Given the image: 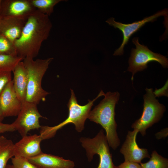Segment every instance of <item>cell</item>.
Wrapping results in <instances>:
<instances>
[{
  "label": "cell",
  "instance_id": "obj_13",
  "mask_svg": "<svg viewBox=\"0 0 168 168\" xmlns=\"http://www.w3.org/2000/svg\"><path fill=\"white\" fill-rule=\"evenodd\" d=\"M28 17L10 16L2 17L0 34L14 44L20 36Z\"/></svg>",
  "mask_w": 168,
  "mask_h": 168
},
{
  "label": "cell",
  "instance_id": "obj_25",
  "mask_svg": "<svg viewBox=\"0 0 168 168\" xmlns=\"http://www.w3.org/2000/svg\"><path fill=\"white\" fill-rule=\"evenodd\" d=\"M15 128L12 123L4 124L0 122V133L7 132H12L15 131Z\"/></svg>",
  "mask_w": 168,
  "mask_h": 168
},
{
  "label": "cell",
  "instance_id": "obj_9",
  "mask_svg": "<svg viewBox=\"0 0 168 168\" xmlns=\"http://www.w3.org/2000/svg\"><path fill=\"white\" fill-rule=\"evenodd\" d=\"M168 15V10L166 9L158 12L148 17H145L142 20L136 21L130 24H124L116 21L114 18L111 17L108 19L106 22L115 28H118L122 33L123 40L120 46L114 52V55H121L124 53V48L127 44L130 37L147 23L153 22L156 20L159 16H166Z\"/></svg>",
  "mask_w": 168,
  "mask_h": 168
},
{
  "label": "cell",
  "instance_id": "obj_24",
  "mask_svg": "<svg viewBox=\"0 0 168 168\" xmlns=\"http://www.w3.org/2000/svg\"><path fill=\"white\" fill-rule=\"evenodd\" d=\"M153 93L156 97L162 96H168V81L163 87L159 89H156Z\"/></svg>",
  "mask_w": 168,
  "mask_h": 168
},
{
  "label": "cell",
  "instance_id": "obj_23",
  "mask_svg": "<svg viewBox=\"0 0 168 168\" xmlns=\"http://www.w3.org/2000/svg\"><path fill=\"white\" fill-rule=\"evenodd\" d=\"M12 80L11 72L0 73V96L6 85Z\"/></svg>",
  "mask_w": 168,
  "mask_h": 168
},
{
  "label": "cell",
  "instance_id": "obj_6",
  "mask_svg": "<svg viewBox=\"0 0 168 168\" xmlns=\"http://www.w3.org/2000/svg\"><path fill=\"white\" fill-rule=\"evenodd\" d=\"M138 40V37H135L132 39L136 48L132 49L128 60L129 66L127 70L132 73V81L134 74L138 72L142 71L147 68V64L150 62H157L165 68H168V60L166 57L153 52L147 46L140 44Z\"/></svg>",
  "mask_w": 168,
  "mask_h": 168
},
{
  "label": "cell",
  "instance_id": "obj_22",
  "mask_svg": "<svg viewBox=\"0 0 168 168\" xmlns=\"http://www.w3.org/2000/svg\"><path fill=\"white\" fill-rule=\"evenodd\" d=\"M11 160L13 168H38L25 157L14 156Z\"/></svg>",
  "mask_w": 168,
  "mask_h": 168
},
{
  "label": "cell",
  "instance_id": "obj_31",
  "mask_svg": "<svg viewBox=\"0 0 168 168\" xmlns=\"http://www.w3.org/2000/svg\"><path fill=\"white\" fill-rule=\"evenodd\" d=\"M2 18V17L0 16V24Z\"/></svg>",
  "mask_w": 168,
  "mask_h": 168
},
{
  "label": "cell",
  "instance_id": "obj_16",
  "mask_svg": "<svg viewBox=\"0 0 168 168\" xmlns=\"http://www.w3.org/2000/svg\"><path fill=\"white\" fill-rule=\"evenodd\" d=\"M12 72L14 90L19 99L23 102L26 100L28 80L27 71L22 61L17 65Z\"/></svg>",
  "mask_w": 168,
  "mask_h": 168
},
{
  "label": "cell",
  "instance_id": "obj_8",
  "mask_svg": "<svg viewBox=\"0 0 168 168\" xmlns=\"http://www.w3.org/2000/svg\"><path fill=\"white\" fill-rule=\"evenodd\" d=\"M17 116L12 124L22 137L27 135L31 130L40 128L39 119L44 118L39 113L37 105L26 101L22 102L21 109Z\"/></svg>",
  "mask_w": 168,
  "mask_h": 168
},
{
  "label": "cell",
  "instance_id": "obj_30",
  "mask_svg": "<svg viewBox=\"0 0 168 168\" xmlns=\"http://www.w3.org/2000/svg\"><path fill=\"white\" fill-rule=\"evenodd\" d=\"M3 118L0 116V122H2V121L3 120Z\"/></svg>",
  "mask_w": 168,
  "mask_h": 168
},
{
  "label": "cell",
  "instance_id": "obj_28",
  "mask_svg": "<svg viewBox=\"0 0 168 168\" xmlns=\"http://www.w3.org/2000/svg\"><path fill=\"white\" fill-rule=\"evenodd\" d=\"M6 168H13L12 165H7Z\"/></svg>",
  "mask_w": 168,
  "mask_h": 168
},
{
  "label": "cell",
  "instance_id": "obj_4",
  "mask_svg": "<svg viewBox=\"0 0 168 168\" xmlns=\"http://www.w3.org/2000/svg\"><path fill=\"white\" fill-rule=\"evenodd\" d=\"M71 96L68 103V115L67 118L63 122L53 127H41L40 135L43 140L48 139L53 137L57 131L65 125L72 123L76 130L80 132L84 128V124L88 116L94 102L100 97L104 96L105 93L101 90L97 96L92 100H88L86 105H81L77 102L73 91L71 89Z\"/></svg>",
  "mask_w": 168,
  "mask_h": 168
},
{
  "label": "cell",
  "instance_id": "obj_10",
  "mask_svg": "<svg viewBox=\"0 0 168 168\" xmlns=\"http://www.w3.org/2000/svg\"><path fill=\"white\" fill-rule=\"evenodd\" d=\"M22 102L14 90L12 80L6 85L0 96V116L3 118L17 116Z\"/></svg>",
  "mask_w": 168,
  "mask_h": 168
},
{
  "label": "cell",
  "instance_id": "obj_3",
  "mask_svg": "<svg viewBox=\"0 0 168 168\" xmlns=\"http://www.w3.org/2000/svg\"><path fill=\"white\" fill-rule=\"evenodd\" d=\"M53 58L44 59L26 58L22 60L26 69L27 76V86L26 101L39 104L45 100L50 93L42 87V81L49 65Z\"/></svg>",
  "mask_w": 168,
  "mask_h": 168
},
{
  "label": "cell",
  "instance_id": "obj_26",
  "mask_svg": "<svg viewBox=\"0 0 168 168\" xmlns=\"http://www.w3.org/2000/svg\"><path fill=\"white\" fill-rule=\"evenodd\" d=\"M117 168H141L140 164L128 161H124Z\"/></svg>",
  "mask_w": 168,
  "mask_h": 168
},
{
  "label": "cell",
  "instance_id": "obj_11",
  "mask_svg": "<svg viewBox=\"0 0 168 168\" xmlns=\"http://www.w3.org/2000/svg\"><path fill=\"white\" fill-rule=\"evenodd\" d=\"M138 133L136 129L128 132L126 140L120 150L124 156L125 161L140 164L144 158L150 157L147 149L139 147L136 142V136Z\"/></svg>",
  "mask_w": 168,
  "mask_h": 168
},
{
  "label": "cell",
  "instance_id": "obj_27",
  "mask_svg": "<svg viewBox=\"0 0 168 168\" xmlns=\"http://www.w3.org/2000/svg\"><path fill=\"white\" fill-rule=\"evenodd\" d=\"M168 135V128H166L156 133V137L157 139H160L166 137Z\"/></svg>",
  "mask_w": 168,
  "mask_h": 168
},
{
  "label": "cell",
  "instance_id": "obj_12",
  "mask_svg": "<svg viewBox=\"0 0 168 168\" xmlns=\"http://www.w3.org/2000/svg\"><path fill=\"white\" fill-rule=\"evenodd\" d=\"M43 140L40 135L25 136L14 144V156L28 158L37 156L42 152L40 146Z\"/></svg>",
  "mask_w": 168,
  "mask_h": 168
},
{
  "label": "cell",
  "instance_id": "obj_19",
  "mask_svg": "<svg viewBox=\"0 0 168 168\" xmlns=\"http://www.w3.org/2000/svg\"><path fill=\"white\" fill-rule=\"evenodd\" d=\"M22 60L18 56L0 54V73L12 72L17 65Z\"/></svg>",
  "mask_w": 168,
  "mask_h": 168
},
{
  "label": "cell",
  "instance_id": "obj_18",
  "mask_svg": "<svg viewBox=\"0 0 168 168\" xmlns=\"http://www.w3.org/2000/svg\"><path fill=\"white\" fill-rule=\"evenodd\" d=\"M31 5L41 13L48 16L54 12V6L62 0H29Z\"/></svg>",
  "mask_w": 168,
  "mask_h": 168
},
{
  "label": "cell",
  "instance_id": "obj_14",
  "mask_svg": "<svg viewBox=\"0 0 168 168\" xmlns=\"http://www.w3.org/2000/svg\"><path fill=\"white\" fill-rule=\"evenodd\" d=\"M35 9L29 0H2L0 16L27 17Z\"/></svg>",
  "mask_w": 168,
  "mask_h": 168
},
{
  "label": "cell",
  "instance_id": "obj_7",
  "mask_svg": "<svg viewBox=\"0 0 168 168\" xmlns=\"http://www.w3.org/2000/svg\"><path fill=\"white\" fill-rule=\"evenodd\" d=\"M80 141L86 150L89 161L92 159L95 154L99 156L100 162L97 168H117L113 163L109 145L102 129L92 138L82 137Z\"/></svg>",
  "mask_w": 168,
  "mask_h": 168
},
{
  "label": "cell",
  "instance_id": "obj_5",
  "mask_svg": "<svg viewBox=\"0 0 168 168\" xmlns=\"http://www.w3.org/2000/svg\"><path fill=\"white\" fill-rule=\"evenodd\" d=\"M145 90L142 113L132 125V128L137 130L143 136L145 135L147 129L161 119L166 110L165 106L156 99L153 89L146 88Z\"/></svg>",
  "mask_w": 168,
  "mask_h": 168
},
{
  "label": "cell",
  "instance_id": "obj_1",
  "mask_svg": "<svg viewBox=\"0 0 168 168\" xmlns=\"http://www.w3.org/2000/svg\"><path fill=\"white\" fill-rule=\"evenodd\" d=\"M52 28L49 16L37 9L33 11L28 16L20 36L14 43L17 56L23 60L36 57Z\"/></svg>",
  "mask_w": 168,
  "mask_h": 168
},
{
  "label": "cell",
  "instance_id": "obj_2",
  "mask_svg": "<svg viewBox=\"0 0 168 168\" xmlns=\"http://www.w3.org/2000/svg\"><path fill=\"white\" fill-rule=\"evenodd\" d=\"M104 98L90 111L88 118L100 124L105 130L109 145L115 150L120 144L117 132V124L115 120V107L120 94L117 91L105 93Z\"/></svg>",
  "mask_w": 168,
  "mask_h": 168
},
{
  "label": "cell",
  "instance_id": "obj_29",
  "mask_svg": "<svg viewBox=\"0 0 168 168\" xmlns=\"http://www.w3.org/2000/svg\"><path fill=\"white\" fill-rule=\"evenodd\" d=\"M2 0H0V11L1 9L2 3Z\"/></svg>",
  "mask_w": 168,
  "mask_h": 168
},
{
  "label": "cell",
  "instance_id": "obj_20",
  "mask_svg": "<svg viewBox=\"0 0 168 168\" xmlns=\"http://www.w3.org/2000/svg\"><path fill=\"white\" fill-rule=\"evenodd\" d=\"M140 164L141 168H168V159L154 151L148 161Z\"/></svg>",
  "mask_w": 168,
  "mask_h": 168
},
{
  "label": "cell",
  "instance_id": "obj_15",
  "mask_svg": "<svg viewBox=\"0 0 168 168\" xmlns=\"http://www.w3.org/2000/svg\"><path fill=\"white\" fill-rule=\"evenodd\" d=\"M38 168H73V161L62 157L42 152L36 156L26 158Z\"/></svg>",
  "mask_w": 168,
  "mask_h": 168
},
{
  "label": "cell",
  "instance_id": "obj_21",
  "mask_svg": "<svg viewBox=\"0 0 168 168\" xmlns=\"http://www.w3.org/2000/svg\"><path fill=\"white\" fill-rule=\"evenodd\" d=\"M0 54L17 56L14 44L3 35L0 34Z\"/></svg>",
  "mask_w": 168,
  "mask_h": 168
},
{
  "label": "cell",
  "instance_id": "obj_17",
  "mask_svg": "<svg viewBox=\"0 0 168 168\" xmlns=\"http://www.w3.org/2000/svg\"><path fill=\"white\" fill-rule=\"evenodd\" d=\"M14 145L11 140L0 137V168H6L8 161L14 156Z\"/></svg>",
  "mask_w": 168,
  "mask_h": 168
}]
</instances>
